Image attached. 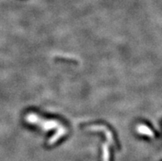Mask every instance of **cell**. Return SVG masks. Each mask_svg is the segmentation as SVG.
Masks as SVG:
<instances>
[{"label": "cell", "mask_w": 162, "mask_h": 161, "mask_svg": "<svg viewBox=\"0 0 162 161\" xmlns=\"http://www.w3.org/2000/svg\"><path fill=\"white\" fill-rule=\"evenodd\" d=\"M138 133H140V134L146 135V136H147V137H152L154 136L153 132H152L148 127L145 126V125H140V126H138Z\"/></svg>", "instance_id": "cell-1"}, {"label": "cell", "mask_w": 162, "mask_h": 161, "mask_svg": "<svg viewBox=\"0 0 162 161\" xmlns=\"http://www.w3.org/2000/svg\"><path fill=\"white\" fill-rule=\"evenodd\" d=\"M103 159L104 161H109V150L107 149L106 146L103 147Z\"/></svg>", "instance_id": "cell-2"}]
</instances>
